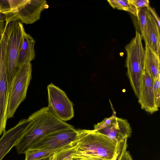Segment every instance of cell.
Here are the masks:
<instances>
[{
	"label": "cell",
	"instance_id": "d6986e66",
	"mask_svg": "<svg viewBox=\"0 0 160 160\" xmlns=\"http://www.w3.org/2000/svg\"><path fill=\"white\" fill-rule=\"evenodd\" d=\"M109 5L114 9L129 12L137 16V9L128 0H107Z\"/></svg>",
	"mask_w": 160,
	"mask_h": 160
},
{
	"label": "cell",
	"instance_id": "ffe728a7",
	"mask_svg": "<svg viewBox=\"0 0 160 160\" xmlns=\"http://www.w3.org/2000/svg\"><path fill=\"white\" fill-rule=\"evenodd\" d=\"M76 144L54 153L53 155L52 160H72V156L75 151Z\"/></svg>",
	"mask_w": 160,
	"mask_h": 160
},
{
	"label": "cell",
	"instance_id": "9a60e30c",
	"mask_svg": "<svg viewBox=\"0 0 160 160\" xmlns=\"http://www.w3.org/2000/svg\"><path fill=\"white\" fill-rule=\"evenodd\" d=\"M148 27L147 39L145 44L160 56V29L149 11Z\"/></svg>",
	"mask_w": 160,
	"mask_h": 160
},
{
	"label": "cell",
	"instance_id": "f1b7e54d",
	"mask_svg": "<svg viewBox=\"0 0 160 160\" xmlns=\"http://www.w3.org/2000/svg\"><path fill=\"white\" fill-rule=\"evenodd\" d=\"M1 12H2V10H1V9L0 8V14L1 13Z\"/></svg>",
	"mask_w": 160,
	"mask_h": 160
},
{
	"label": "cell",
	"instance_id": "e0dca14e",
	"mask_svg": "<svg viewBox=\"0 0 160 160\" xmlns=\"http://www.w3.org/2000/svg\"><path fill=\"white\" fill-rule=\"evenodd\" d=\"M148 7L137 9L136 16L141 32L140 34L145 43L147 41L148 33V14L149 11Z\"/></svg>",
	"mask_w": 160,
	"mask_h": 160
},
{
	"label": "cell",
	"instance_id": "7402d4cb",
	"mask_svg": "<svg viewBox=\"0 0 160 160\" xmlns=\"http://www.w3.org/2000/svg\"><path fill=\"white\" fill-rule=\"evenodd\" d=\"M128 138H125L121 142L117 143L114 158L112 160H118L125 145L127 143Z\"/></svg>",
	"mask_w": 160,
	"mask_h": 160
},
{
	"label": "cell",
	"instance_id": "7a4b0ae2",
	"mask_svg": "<svg viewBox=\"0 0 160 160\" xmlns=\"http://www.w3.org/2000/svg\"><path fill=\"white\" fill-rule=\"evenodd\" d=\"M77 131L76 149L72 156L88 160L100 158L112 160L113 158L117 143L94 130Z\"/></svg>",
	"mask_w": 160,
	"mask_h": 160
},
{
	"label": "cell",
	"instance_id": "3957f363",
	"mask_svg": "<svg viewBox=\"0 0 160 160\" xmlns=\"http://www.w3.org/2000/svg\"><path fill=\"white\" fill-rule=\"evenodd\" d=\"M142 39L140 33L136 31L135 37L125 47L127 76L132 88L138 98L144 69V49Z\"/></svg>",
	"mask_w": 160,
	"mask_h": 160
},
{
	"label": "cell",
	"instance_id": "7c38bea8",
	"mask_svg": "<svg viewBox=\"0 0 160 160\" xmlns=\"http://www.w3.org/2000/svg\"><path fill=\"white\" fill-rule=\"evenodd\" d=\"M98 132L106 136L116 143L126 138H130L132 133L131 127L128 120L117 117L115 113L113 114L109 124Z\"/></svg>",
	"mask_w": 160,
	"mask_h": 160
},
{
	"label": "cell",
	"instance_id": "8992f818",
	"mask_svg": "<svg viewBox=\"0 0 160 160\" xmlns=\"http://www.w3.org/2000/svg\"><path fill=\"white\" fill-rule=\"evenodd\" d=\"M48 106L47 107L58 118L64 122L74 116L72 103L65 92L51 83L47 87Z\"/></svg>",
	"mask_w": 160,
	"mask_h": 160
},
{
	"label": "cell",
	"instance_id": "30bf717a",
	"mask_svg": "<svg viewBox=\"0 0 160 160\" xmlns=\"http://www.w3.org/2000/svg\"><path fill=\"white\" fill-rule=\"evenodd\" d=\"M31 123L28 118L22 119L14 127L3 132L0 139V160L15 146Z\"/></svg>",
	"mask_w": 160,
	"mask_h": 160
},
{
	"label": "cell",
	"instance_id": "9c48e42d",
	"mask_svg": "<svg viewBox=\"0 0 160 160\" xmlns=\"http://www.w3.org/2000/svg\"><path fill=\"white\" fill-rule=\"evenodd\" d=\"M48 7L46 0H28L18 12L4 15L5 21H19L26 24H32L39 20L42 12Z\"/></svg>",
	"mask_w": 160,
	"mask_h": 160
},
{
	"label": "cell",
	"instance_id": "d4e9b609",
	"mask_svg": "<svg viewBox=\"0 0 160 160\" xmlns=\"http://www.w3.org/2000/svg\"><path fill=\"white\" fill-rule=\"evenodd\" d=\"M148 10L156 22L158 28L160 29V20L159 16L155 10L149 5L148 7Z\"/></svg>",
	"mask_w": 160,
	"mask_h": 160
},
{
	"label": "cell",
	"instance_id": "8fae6325",
	"mask_svg": "<svg viewBox=\"0 0 160 160\" xmlns=\"http://www.w3.org/2000/svg\"><path fill=\"white\" fill-rule=\"evenodd\" d=\"M138 99L141 108L146 112L152 114L158 110L155 103L153 80L145 72L141 78Z\"/></svg>",
	"mask_w": 160,
	"mask_h": 160
},
{
	"label": "cell",
	"instance_id": "5b68a950",
	"mask_svg": "<svg viewBox=\"0 0 160 160\" xmlns=\"http://www.w3.org/2000/svg\"><path fill=\"white\" fill-rule=\"evenodd\" d=\"M10 32L4 31L0 40V135L5 130L6 113L9 92L6 55L8 42Z\"/></svg>",
	"mask_w": 160,
	"mask_h": 160
},
{
	"label": "cell",
	"instance_id": "277c9868",
	"mask_svg": "<svg viewBox=\"0 0 160 160\" xmlns=\"http://www.w3.org/2000/svg\"><path fill=\"white\" fill-rule=\"evenodd\" d=\"M32 70L31 62L17 68L9 88L6 113L7 120L13 117L18 106L25 98L31 78Z\"/></svg>",
	"mask_w": 160,
	"mask_h": 160
},
{
	"label": "cell",
	"instance_id": "ac0fdd59",
	"mask_svg": "<svg viewBox=\"0 0 160 160\" xmlns=\"http://www.w3.org/2000/svg\"><path fill=\"white\" fill-rule=\"evenodd\" d=\"M62 149L56 150H48L30 149L25 153V160H39L48 156L53 155L56 152Z\"/></svg>",
	"mask_w": 160,
	"mask_h": 160
},
{
	"label": "cell",
	"instance_id": "484cf974",
	"mask_svg": "<svg viewBox=\"0 0 160 160\" xmlns=\"http://www.w3.org/2000/svg\"><path fill=\"white\" fill-rule=\"evenodd\" d=\"M6 25L5 16L0 14V40L4 31Z\"/></svg>",
	"mask_w": 160,
	"mask_h": 160
},
{
	"label": "cell",
	"instance_id": "4fadbf2b",
	"mask_svg": "<svg viewBox=\"0 0 160 160\" xmlns=\"http://www.w3.org/2000/svg\"><path fill=\"white\" fill-rule=\"evenodd\" d=\"M35 43V41L32 36L25 32L17 60V68L30 63L35 59L36 56L34 50Z\"/></svg>",
	"mask_w": 160,
	"mask_h": 160
},
{
	"label": "cell",
	"instance_id": "83f0119b",
	"mask_svg": "<svg viewBox=\"0 0 160 160\" xmlns=\"http://www.w3.org/2000/svg\"><path fill=\"white\" fill-rule=\"evenodd\" d=\"M53 155L48 156L45 158H43L38 160H52Z\"/></svg>",
	"mask_w": 160,
	"mask_h": 160
},
{
	"label": "cell",
	"instance_id": "6da1fadb",
	"mask_svg": "<svg viewBox=\"0 0 160 160\" xmlns=\"http://www.w3.org/2000/svg\"><path fill=\"white\" fill-rule=\"evenodd\" d=\"M28 118L31 123L14 146L19 154L25 153L35 143L51 133L74 128L58 118L48 107L35 112Z\"/></svg>",
	"mask_w": 160,
	"mask_h": 160
},
{
	"label": "cell",
	"instance_id": "5bb4252c",
	"mask_svg": "<svg viewBox=\"0 0 160 160\" xmlns=\"http://www.w3.org/2000/svg\"><path fill=\"white\" fill-rule=\"evenodd\" d=\"M143 72L154 80L160 76V56L145 44Z\"/></svg>",
	"mask_w": 160,
	"mask_h": 160
},
{
	"label": "cell",
	"instance_id": "cb8c5ba5",
	"mask_svg": "<svg viewBox=\"0 0 160 160\" xmlns=\"http://www.w3.org/2000/svg\"><path fill=\"white\" fill-rule=\"evenodd\" d=\"M127 143L125 145L118 160H132L129 152L127 150Z\"/></svg>",
	"mask_w": 160,
	"mask_h": 160
},
{
	"label": "cell",
	"instance_id": "44dd1931",
	"mask_svg": "<svg viewBox=\"0 0 160 160\" xmlns=\"http://www.w3.org/2000/svg\"><path fill=\"white\" fill-rule=\"evenodd\" d=\"M160 76L153 80V88L155 96V103L157 107H160Z\"/></svg>",
	"mask_w": 160,
	"mask_h": 160
},
{
	"label": "cell",
	"instance_id": "52a82bcc",
	"mask_svg": "<svg viewBox=\"0 0 160 160\" xmlns=\"http://www.w3.org/2000/svg\"><path fill=\"white\" fill-rule=\"evenodd\" d=\"M78 137V131L74 128L57 131L45 136L35 143L30 149L48 150L62 149L76 144Z\"/></svg>",
	"mask_w": 160,
	"mask_h": 160
},
{
	"label": "cell",
	"instance_id": "4316f807",
	"mask_svg": "<svg viewBox=\"0 0 160 160\" xmlns=\"http://www.w3.org/2000/svg\"><path fill=\"white\" fill-rule=\"evenodd\" d=\"M72 160H88L86 159H83L82 158L73 157L72 156ZM108 160L107 159H105L102 158H100L97 160Z\"/></svg>",
	"mask_w": 160,
	"mask_h": 160
},
{
	"label": "cell",
	"instance_id": "603a6c76",
	"mask_svg": "<svg viewBox=\"0 0 160 160\" xmlns=\"http://www.w3.org/2000/svg\"><path fill=\"white\" fill-rule=\"evenodd\" d=\"M129 2L134 6L137 9L149 6L148 0H128Z\"/></svg>",
	"mask_w": 160,
	"mask_h": 160
},
{
	"label": "cell",
	"instance_id": "2e32d148",
	"mask_svg": "<svg viewBox=\"0 0 160 160\" xmlns=\"http://www.w3.org/2000/svg\"><path fill=\"white\" fill-rule=\"evenodd\" d=\"M28 0H0L1 13L4 15L18 12L25 5Z\"/></svg>",
	"mask_w": 160,
	"mask_h": 160
},
{
	"label": "cell",
	"instance_id": "ba28073f",
	"mask_svg": "<svg viewBox=\"0 0 160 160\" xmlns=\"http://www.w3.org/2000/svg\"><path fill=\"white\" fill-rule=\"evenodd\" d=\"M25 32L22 23L19 21L12 31L8 39L6 62L9 89L17 68V60Z\"/></svg>",
	"mask_w": 160,
	"mask_h": 160
}]
</instances>
